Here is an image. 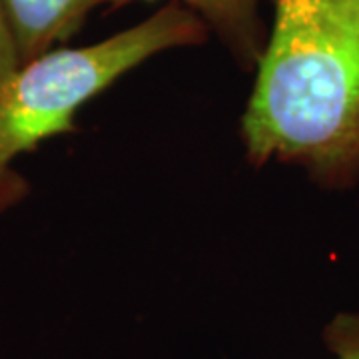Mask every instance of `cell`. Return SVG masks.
Segmentation results:
<instances>
[{"label":"cell","mask_w":359,"mask_h":359,"mask_svg":"<svg viewBox=\"0 0 359 359\" xmlns=\"http://www.w3.org/2000/svg\"><path fill=\"white\" fill-rule=\"evenodd\" d=\"M240 136L248 162L302 168L323 190L359 184V0H269Z\"/></svg>","instance_id":"obj_1"},{"label":"cell","mask_w":359,"mask_h":359,"mask_svg":"<svg viewBox=\"0 0 359 359\" xmlns=\"http://www.w3.org/2000/svg\"><path fill=\"white\" fill-rule=\"evenodd\" d=\"M210 36L198 14L168 0L138 25L96 44L52 48L0 80V214L30 192L14 168L20 156L76 132L78 110L134 68L162 52L202 46Z\"/></svg>","instance_id":"obj_2"},{"label":"cell","mask_w":359,"mask_h":359,"mask_svg":"<svg viewBox=\"0 0 359 359\" xmlns=\"http://www.w3.org/2000/svg\"><path fill=\"white\" fill-rule=\"evenodd\" d=\"M13 26L20 60L58 48L84 26L88 14L116 0H2Z\"/></svg>","instance_id":"obj_3"},{"label":"cell","mask_w":359,"mask_h":359,"mask_svg":"<svg viewBox=\"0 0 359 359\" xmlns=\"http://www.w3.org/2000/svg\"><path fill=\"white\" fill-rule=\"evenodd\" d=\"M136 2L154 0H116L110 11H120ZM184 6L198 14L210 34L230 52L231 58L242 66V70H254L262 56L268 39V26L262 18V0H180Z\"/></svg>","instance_id":"obj_4"},{"label":"cell","mask_w":359,"mask_h":359,"mask_svg":"<svg viewBox=\"0 0 359 359\" xmlns=\"http://www.w3.org/2000/svg\"><path fill=\"white\" fill-rule=\"evenodd\" d=\"M321 341L334 359H359V309L337 311L323 325Z\"/></svg>","instance_id":"obj_5"},{"label":"cell","mask_w":359,"mask_h":359,"mask_svg":"<svg viewBox=\"0 0 359 359\" xmlns=\"http://www.w3.org/2000/svg\"><path fill=\"white\" fill-rule=\"evenodd\" d=\"M22 65L18 46L14 40L13 26L8 20V14L4 8V2L0 0V80L11 76L14 70H18Z\"/></svg>","instance_id":"obj_6"}]
</instances>
